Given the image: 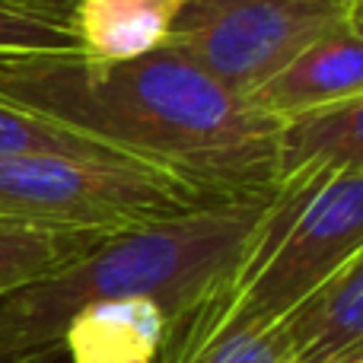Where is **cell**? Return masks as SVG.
<instances>
[{
    "label": "cell",
    "instance_id": "8fae6325",
    "mask_svg": "<svg viewBox=\"0 0 363 363\" xmlns=\"http://www.w3.org/2000/svg\"><path fill=\"white\" fill-rule=\"evenodd\" d=\"M185 0H77L74 32L96 61H134L163 48Z\"/></svg>",
    "mask_w": 363,
    "mask_h": 363
},
{
    "label": "cell",
    "instance_id": "9a60e30c",
    "mask_svg": "<svg viewBox=\"0 0 363 363\" xmlns=\"http://www.w3.org/2000/svg\"><path fill=\"white\" fill-rule=\"evenodd\" d=\"M131 363H153V360H131Z\"/></svg>",
    "mask_w": 363,
    "mask_h": 363
},
{
    "label": "cell",
    "instance_id": "5bb4252c",
    "mask_svg": "<svg viewBox=\"0 0 363 363\" xmlns=\"http://www.w3.org/2000/svg\"><path fill=\"white\" fill-rule=\"evenodd\" d=\"M16 153H67V157H112L106 147L93 144L86 138H77L67 128L48 125L35 115L16 112V108L0 102V157H16Z\"/></svg>",
    "mask_w": 363,
    "mask_h": 363
},
{
    "label": "cell",
    "instance_id": "8992f818",
    "mask_svg": "<svg viewBox=\"0 0 363 363\" xmlns=\"http://www.w3.org/2000/svg\"><path fill=\"white\" fill-rule=\"evenodd\" d=\"M153 363H294L281 322L245 315L213 290L169 319Z\"/></svg>",
    "mask_w": 363,
    "mask_h": 363
},
{
    "label": "cell",
    "instance_id": "4fadbf2b",
    "mask_svg": "<svg viewBox=\"0 0 363 363\" xmlns=\"http://www.w3.org/2000/svg\"><path fill=\"white\" fill-rule=\"evenodd\" d=\"M74 10L77 0H0V55L80 51Z\"/></svg>",
    "mask_w": 363,
    "mask_h": 363
},
{
    "label": "cell",
    "instance_id": "30bf717a",
    "mask_svg": "<svg viewBox=\"0 0 363 363\" xmlns=\"http://www.w3.org/2000/svg\"><path fill=\"white\" fill-rule=\"evenodd\" d=\"M169 315L147 296L99 300L70 319L64 354L70 363H131L157 360Z\"/></svg>",
    "mask_w": 363,
    "mask_h": 363
},
{
    "label": "cell",
    "instance_id": "7a4b0ae2",
    "mask_svg": "<svg viewBox=\"0 0 363 363\" xmlns=\"http://www.w3.org/2000/svg\"><path fill=\"white\" fill-rule=\"evenodd\" d=\"M274 194L217 201L108 236L57 274L0 296V363H55L70 319L99 300L147 296L176 319L230 284Z\"/></svg>",
    "mask_w": 363,
    "mask_h": 363
},
{
    "label": "cell",
    "instance_id": "9c48e42d",
    "mask_svg": "<svg viewBox=\"0 0 363 363\" xmlns=\"http://www.w3.org/2000/svg\"><path fill=\"white\" fill-rule=\"evenodd\" d=\"M277 188L306 176L363 169V96L277 121Z\"/></svg>",
    "mask_w": 363,
    "mask_h": 363
},
{
    "label": "cell",
    "instance_id": "7c38bea8",
    "mask_svg": "<svg viewBox=\"0 0 363 363\" xmlns=\"http://www.w3.org/2000/svg\"><path fill=\"white\" fill-rule=\"evenodd\" d=\"M102 239L108 236L38 230V226L0 220V296L57 274Z\"/></svg>",
    "mask_w": 363,
    "mask_h": 363
},
{
    "label": "cell",
    "instance_id": "3957f363",
    "mask_svg": "<svg viewBox=\"0 0 363 363\" xmlns=\"http://www.w3.org/2000/svg\"><path fill=\"white\" fill-rule=\"evenodd\" d=\"M363 252V169L284 182L226 284L245 315L277 322Z\"/></svg>",
    "mask_w": 363,
    "mask_h": 363
},
{
    "label": "cell",
    "instance_id": "6da1fadb",
    "mask_svg": "<svg viewBox=\"0 0 363 363\" xmlns=\"http://www.w3.org/2000/svg\"><path fill=\"white\" fill-rule=\"evenodd\" d=\"M0 102L169 172L211 201L277 191V121L166 45L134 61L83 51L0 55Z\"/></svg>",
    "mask_w": 363,
    "mask_h": 363
},
{
    "label": "cell",
    "instance_id": "277c9868",
    "mask_svg": "<svg viewBox=\"0 0 363 363\" xmlns=\"http://www.w3.org/2000/svg\"><path fill=\"white\" fill-rule=\"evenodd\" d=\"M204 204L217 201L134 160L67 153L0 157V220L38 230L118 236Z\"/></svg>",
    "mask_w": 363,
    "mask_h": 363
},
{
    "label": "cell",
    "instance_id": "52a82bcc",
    "mask_svg": "<svg viewBox=\"0 0 363 363\" xmlns=\"http://www.w3.org/2000/svg\"><path fill=\"white\" fill-rule=\"evenodd\" d=\"M357 96H363V26H345L303 48L245 102L281 121Z\"/></svg>",
    "mask_w": 363,
    "mask_h": 363
},
{
    "label": "cell",
    "instance_id": "5b68a950",
    "mask_svg": "<svg viewBox=\"0 0 363 363\" xmlns=\"http://www.w3.org/2000/svg\"><path fill=\"white\" fill-rule=\"evenodd\" d=\"M363 23V0H185L166 48L249 99L303 48Z\"/></svg>",
    "mask_w": 363,
    "mask_h": 363
},
{
    "label": "cell",
    "instance_id": "ba28073f",
    "mask_svg": "<svg viewBox=\"0 0 363 363\" xmlns=\"http://www.w3.org/2000/svg\"><path fill=\"white\" fill-rule=\"evenodd\" d=\"M277 322L294 363H363V252Z\"/></svg>",
    "mask_w": 363,
    "mask_h": 363
}]
</instances>
